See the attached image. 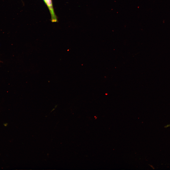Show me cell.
<instances>
[{"label":"cell","instance_id":"1","mask_svg":"<svg viewBox=\"0 0 170 170\" xmlns=\"http://www.w3.org/2000/svg\"><path fill=\"white\" fill-rule=\"evenodd\" d=\"M49 11L51 16V21L52 22H57V19L54 12L52 0H43Z\"/></svg>","mask_w":170,"mask_h":170}]
</instances>
